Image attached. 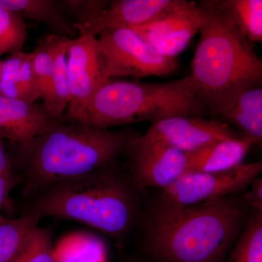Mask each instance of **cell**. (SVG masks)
Wrapping results in <instances>:
<instances>
[{"instance_id": "1", "label": "cell", "mask_w": 262, "mask_h": 262, "mask_svg": "<svg viewBox=\"0 0 262 262\" xmlns=\"http://www.w3.org/2000/svg\"><path fill=\"white\" fill-rule=\"evenodd\" d=\"M135 134L54 119L32 140L15 146L24 172V194L113 166Z\"/></svg>"}, {"instance_id": "2", "label": "cell", "mask_w": 262, "mask_h": 262, "mask_svg": "<svg viewBox=\"0 0 262 262\" xmlns=\"http://www.w3.org/2000/svg\"><path fill=\"white\" fill-rule=\"evenodd\" d=\"M198 5L202 24L190 77L206 110L216 117L243 91L261 86L262 61L220 0Z\"/></svg>"}, {"instance_id": "3", "label": "cell", "mask_w": 262, "mask_h": 262, "mask_svg": "<svg viewBox=\"0 0 262 262\" xmlns=\"http://www.w3.org/2000/svg\"><path fill=\"white\" fill-rule=\"evenodd\" d=\"M245 218L244 202L229 196L185 207L156 205L148 249L160 262H223Z\"/></svg>"}, {"instance_id": "4", "label": "cell", "mask_w": 262, "mask_h": 262, "mask_svg": "<svg viewBox=\"0 0 262 262\" xmlns=\"http://www.w3.org/2000/svg\"><path fill=\"white\" fill-rule=\"evenodd\" d=\"M113 166L46 188L35 194L26 215L79 222L120 239L130 229L135 202Z\"/></svg>"}, {"instance_id": "5", "label": "cell", "mask_w": 262, "mask_h": 262, "mask_svg": "<svg viewBox=\"0 0 262 262\" xmlns=\"http://www.w3.org/2000/svg\"><path fill=\"white\" fill-rule=\"evenodd\" d=\"M207 112L190 75L165 83L110 78L69 122L108 129L170 117H203Z\"/></svg>"}, {"instance_id": "6", "label": "cell", "mask_w": 262, "mask_h": 262, "mask_svg": "<svg viewBox=\"0 0 262 262\" xmlns=\"http://www.w3.org/2000/svg\"><path fill=\"white\" fill-rule=\"evenodd\" d=\"M97 39L108 79L168 75L178 68L176 58L160 54L130 29H106Z\"/></svg>"}, {"instance_id": "7", "label": "cell", "mask_w": 262, "mask_h": 262, "mask_svg": "<svg viewBox=\"0 0 262 262\" xmlns=\"http://www.w3.org/2000/svg\"><path fill=\"white\" fill-rule=\"evenodd\" d=\"M262 171V162L244 163L237 168L220 172L191 171L170 187L162 190L157 205L185 207L215 198H224L244 190Z\"/></svg>"}, {"instance_id": "8", "label": "cell", "mask_w": 262, "mask_h": 262, "mask_svg": "<svg viewBox=\"0 0 262 262\" xmlns=\"http://www.w3.org/2000/svg\"><path fill=\"white\" fill-rule=\"evenodd\" d=\"M67 57L71 98L61 118L70 121L89 104L108 78L106 60L96 36L82 34L70 39Z\"/></svg>"}, {"instance_id": "9", "label": "cell", "mask_w": 262, "mask_h": 262, "mask_svg": "<svg viewBox=\"0 0 262 262\" xmlns=\"http://www.w3.org/2000/svg\"><path fill=\"white\" fill-rule=\"evenodd\" d=\"M244 137L246 136L220 120L175 116L151 122L145 134L136 136V139L140 142L165 144L192 153L216 141Z\"/></svg>"}, {"instance_id": "10", "label": "cell", "mask_w": 262, "mask_h": 262, "mask_svg": "<svg viewBox=\"0 0 262 262\" xmlns=\"http://www.w3.org/2000/svg\"><path fill=\"white\" fill-rule=\"evenodd\" d=\"M136 136L126 152L130 156L133 179L139 187L163 190L190 172L192 153L165 144L140 142Z\"/></svg>"}, {"instance_id": "11", "label": "cell", "mask_w": 262, "mask_h": 262, "mask_svg": "<svg viewBox=\"0 0 262 262\" xmlns=\"http://www.w3.org/2000/svg\"><path fill=\"white\" fill-rule=\"evenodd\" d=\"M202 24L198 3H184L168 15L151 23L130 28L158 53L175 58L187 47Z\"/></svg>"}, {"instance_id": "12", "label": "cell", "mask_w": 262, "mask_h": 262, "mask_svg": "<svg viewBox=\"0 0 262 262\" xmlns=\"http://www.w3.org/2000/svg\"><path fill=\"white\" fill-rule=\"evenodd\" d=\"M184 0H113L96 20L76 29L79 35L97 37L102 31L130 29L151 23L173 11ZM78 35V36H79Z\"/></svg>"}, {"instance_id": "13", "label": "cell", "mask_w": 262, "mask_h": 262, "mask_svg": "<svg viewBox=\"0 0 262 262\" xmlns=\"http://www.w3.org/2000/svg\"><path fill=\"white\" fill-rule=\"evenodd\" d=\"M56 118L44 105L0 95V139L14 146L32 140Z\"/></svg>"}, {"instance_id": "14", "label": "cell", "mask_w": 262, "mask_h": 262, "mask_svg": "<svg viewBox=\"0 0 262 262\" xmlns=\"http://www.w3.org/2000/svg\"><path fill=\"white\" fill-rule=\"evenodd\" d=\"M229 126L259 144L262 139V87L256 86L243 91L216 116Z\"/></svg>"}, {"instance_id": "15", "label": "cell", "mask_w": 262, "mask_h": 262, "mask_svg": "<svg viewBox=\"0 0 262 262\" xmlns=\"http://www.w3.org/2000/svg\"><path fill=\"white\" fill-rule=\"evenodd\" d=\"M254 142L248 138L228 139L192 153L191 171L220 173L244 164Z\"/></svg>"}, {"instance_id": "16", "label": "cell", "mask_w": 262, "mask_h": 262, "mask_svg": "<svg viewBox=\"0 0 262 262\" xmlns=\"http://www.w3.org/2000/svg\"><path fill=\"white\" fill-rule=\"evenodd\" d=\"M0 6L11 10L21 18L32 19L47 26L53 34L60 37L75 39L78 32L61 1L56 0H0Z\"/></svg>"}, {"instance_id": "17", "label": "cell", "mask_w": 262, "mask_h": 262, "mask_svg": "<svg viewBox=\"0 0 262 262\" xmlns=\"http://www.w3.org/2000/svg\"><path fill=\"white\" fill-rule=\"evenodd\" d=\"M54 262H108L103 239L89 232H77L62 237L53 246Z\"/></svg>"}, {"instance_id": "18", "label": "cell", "mask_w": 262, "mask_h": 262, "mask_svg": "<svg viewBox=\"0 0 262 262\" xmlns=\"http://www.w3.org/2000/svg\"><path fill=\"white\" fill-rule=\"evenodd\" d=\"M68 39L58 51L53 72L42 92L43 105L53 118L63 116L70 103V83L67 70Z\"/></svg>"}, {"instance_id": "19", "label": "cell", "mask_w": 262, "mask_h": 262, "mask_svg": "<svg viewBox=\"0 0 262 262\" xmlns=\"http://www.w3.org/2000/svg\"><path fill=\"white\" fill-rule=\"evenodd\" d=\"M42 219L34 215L0 222V262H14Z\"/></svg>"}, {"instance_id": "20", "label": "cell", "mask_w": 262, "mask_h": 262, "mask_svg": "<svg viewBox=\"0 0 262 262\" xmlns=\"http://www.w3.org/2000/svg\"><path fill=\"white\" fill-rule=\"evenodd\" d=\"M221 5L250 42H261V0H220Z\"/></svg>"}, {"instance_id": "21", "label": "cell", "mask_w": 262, "mask_h": 262, "mask_svg": "<svg viewBox=\"0 0 262 262\" xmlns=\"http://www.w3.org/2000/svg\"><path fill=\"white\" fill-rule=\"evenodd\" d=\"M227 262H262V211L250 217Z\"/></svg>"}, {"instance_id": "22", "label": "cell", "mask_w": 262, "mask_h": 262, "mask_svg": "<svg viewBox=\"0 0 262 262\" xmlns=\"http://www.w3.org/2000/svg\"><path fill=\"white\" fill-rule=\"evenodd\" d=\"M27 37V25L20 15L0 6V57L20 51Z\"/></svg>"}, {"instance_id": "23", "label": "cell", "mask_w": 262, "mask_h": 262, "mask_svg": "<svg viewBox=\"0 0 262 262\" xmlns=\"http://www.w3.org/2000/svg\"><path fill=\"white\" fill-rule=\"evenodd\" d=\"M53 246L51 229L37 227L14 262H54Z\"/></svg>"}, {"instance_id": "24", "label": "cell", "mask_w": 262, "mask_h": 262, "mask_svg": "<svg viewBox=\"0 0 262 262\" xmlns=\"http://www.w3.org/2000/svg\"><path fill=\"white\" fill-rule=\"evenodd\" d=\"M67 14L75 19V29L92 23L106 9L107 0H63L61 1Z\"/></svg>"}, {"instance_id": "25", "label": "cell", "mask_w": 262, "mask_h": 262, "mask_svg": "<svg viewBox=\"0 0 262 262\" xmlns=\"http://www.w3.org/2000/svg\"><path fill=\"white\" fill-rule=\"evenodd\" d=\"M25 53L18 51L11 53L2 61L0 72V95L7 97L19 98V71Z\"/></svg>"}, {"instance_id": "26", "label": "cell", "mask_w": 262, "mask_h": 262, "mask_svg": "<svg viewBox=\"0 0 262 262\" xmlns=\"http://www.w3.org/2000/svg\"><path fill=\"white\" fill-rule=\"evenodd\" d=\"M19 92L20 99L29 103H35L42 98L40 89L33 69L32 53H25L19 71Z\"/></svg>"}, {"instance_id": "27", "label": "cell", "mask_w": 262, "mask_h": 262, "mask_svg": "<svg viewBox=\"0 0 262 262\" xmlns=\"http://www.w3.org/2000/svg\"><path fill=\"white\" fill-rule=\"evenodd\" d=\"M244 203L254 211H262L261 178L258 177L250 184V189L244 194Z\"/></svg>"}, {"instance_id": "28", "label": "cell", "mask_w": 262, "mask_h": 262, "mask_svg": "<svg viewBox=\"0 0 262 262\" xmlns=\"http://www.w3.org/2000/svg\"><path fill=\"white\" fill-rule=\"evenodd\" d=\"M18 182V179H10L0 175V222L5 219L2 214V211L5 208H8L9 206L10 190Z\"/></svg>"}, {"instance_id": "29", "label": "cell", "mask_w": 262, "mask_h": 262, "mask_svg": "<svg viewBox=\"0 0 262 262\" xmlns=\"http://www.w3.org/2000/svg\"><path fill=\"white\" fill-rule=\"evenodd\" d=\"M3 140L0 139V175L10 179H17L13 170V164L5 151Z\"/></svg>"}, {"instance_id": "30", "label": "cell", "mask_w": 262, "mask_h": 262, "mask_svg": "<svg viewBox=\"0 0 262 262\" xmlns=\"http://www.w3.org/2000/svg\"><path fill=\"white\" fill-rule=\"evenodd\" d=\"M127 262H144V261H139V260L130 259V260H128V261H127Z\"/></svg>"}, {"instance_id": "31", "label": "cell", "mask_w": 262, "mask_h": 262, "mask_svg": "<svg viewBox=\"0 0 262 262\" xmlns=\"http://www.w3.org/2000/svg\"><path fill=\"white\" fill-rule=\"evenodd\" d=\"M2 60H0V72H1Z\"/></svg>"}]
</instances>
